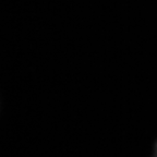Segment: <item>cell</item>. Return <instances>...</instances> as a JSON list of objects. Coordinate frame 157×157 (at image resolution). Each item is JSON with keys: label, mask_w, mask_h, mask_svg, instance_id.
I'll return each mask as SVG.
<instances>
[{"label": "cell", "mask_w": 157, "mask_h": 157, "mask_svg": "<svg viewBox=\"0 0 157 157\" xmlns=\"http://www.w3.org/2000/svg\"><path fill=\"white\" fill-rule=\"evenodd\" d=\"M153 157H157V145H156V148H155V153H154V156Z\"/></svg>", "instance_id": "obj_1"}]
</instances>
